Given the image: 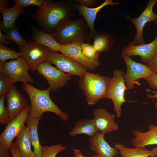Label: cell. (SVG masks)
Returning <instances> with one entry per match:
<instances>
[{"label": "cell", "mask_w": 157, "mask_h": 157, "mask_svg": "<svg viewBox=\"0 0 157 157\" xmlns=\"http://www.w3.org/2000/svg\"><path fill=\"white\" fill-rule=\"evenodd\" d=\"M20 57L18 52L3 44H0V61L4 63L9 59H14Z\"/></svg>", "instance_id": "cell-30"}, {"label": "cell", "mask_w": 157, "mask_h": 157, "mask_svg": "<svg viewBox=\"0 0 157 157\" xmlns=\"http://www.w3.org/2000/svg\"><path fill=\"white\" fill-rule=\"evenodd\" d=\"M105 135L97 131L94 135L90 138L89 142L91 150L102 157H113L119 153V151L112 147L106 140Z\"/></svg>", "instance_id": "cell-18"}, {"label": "cell", "mask_w": 157, "mask_h": 157, "mask_svg": "<svg viewBox=\"0 0 157 157\" xmlns=\"http://www.w3.org/2000/svg\"><path fill=\"white\" fill-rule=\"evenodd\" d=\"M73 152L75 157H85L79 150L74 148Z\"/></svg>", "instance_id": "cell-40"}, {"label": "cell", "mask_w": 157, "mask_h": 157, "mask_svg": "<svg viewBox=\"0 0 157 157\" xmlns=\"http://www.w3.org/2000/svg\"><path fill=\"white\" fill-rule=\"evenodd\" d=\"M88 27L83 17H72L61 22L51 33L56 41L61 46L75 42H84L91 39Z\"/></svg>", "instance_id": "cell-3"}, {"label": "cell", "mask_w": 157, "mask_h": 157, "mask_svg": "<svg viewBox=\"0 0 157 157\" xmlns=\"http://www.w3.org/2000/svg\"><path fill=\"white\" fill-rule=\"evenodd\" d=\"M31 109L28 104L15 118L11 120L0 135V155H10L9 148L13 139L18 135L26 124Z\"/></svg>", "instance_id": "cell-5"}, {"label": "cell", "mask_w": 157, "mask_h": 157, "mask_svg": "<svg viewBox=\"0 0 157 157\" xmlns=\"http://www.w3.org/2000/svg\"><path fill=\"white\" fill-rule=\"evenodd\" d=\"M6 94L0 96V124L7 125L11 121L5 106Z\"/></svg>", "instance_id": "cell-32"}, {"label": "cell", "mask_w": 157, "mask_h": 157, "mask_svg": "<svg viewBox=\"0 0 157 157\" xmlns=\"http://www.w3.org/2000/svg\"><path fill=\"white\" fill-rule=\"evenodd\" d=\"M74 3L70 0H43L33 15L41 30L52 33L62 21L74 15Z\"/></svg>", "instance_id": "cell-1"}, {"label": "cell", "mask_w": 157, "mask_h": 157, "mask_svg": "<svg viewBox=\"0 0 157 157\" xmlns=\"http://www.w3.org/2000/svg\"><path fill=\"white\" fill-rule=\"evenodd\" d=\"M11 41L8 40L5 35L2 33V31L0 29V44H10L11 43Z\"/></svg>", "instance_id": "cell-38"}, {"label": "cell", "mask_w": 157, "mask_h": 157, "mask_svg": "<svg viewBox=\"0 0 157 157\" xmlns=\"http://www.w3.org/2000/svg\"><path fill=\"white\" fill-rule=\"evenodd\" d=\"M47 60L40 64L36 71L46 79L50 90L54 92L64 86L71 78L70 75L53 66Z\"/></svg>", "instance_id": "cell-9"}, {"label": "cell", "mask_w": 157, "mask_h": 157, "mask_svg": "<svg viewBox=\"0 0 157 157\" xmlns=\"http://www.w3.org/2000/svg\"><path fill=\"white\" fill-rule=\"evenodd\" d=\"M76 3L84 6L89 7L93 6L96 3V0H76Z\"/></svg>", "instance_id": "cell-35"}, {"label": "cell", "mask_w": 157, "mask_h": 157, "mask_svg": "<svg viewBox=\"0 0 157 157\" xmlns=\"http://www.w3.org/2000/svg\"><path fill=\"white\" fill-rule=\"evenodd\" d=\"M30 131L28 126H24L16 138L14 142L21 157H35L34 152L31 149Z\"/></svg>", "instance_id": "cell-22"}, {"label": "cell", "mask_w": 157, "mask_h": 157, "mask_svg": "<svg viewBox=\"0 0 157 157\" xmlns=\"http://www.w3.org/2000/svg\"><path fill=\"white\" fill-rule=\"evenodd\" d=\"M144 79L147 81L152 89L157 90V73H154Z\"/></svg>", "instance_id": "cell-34"}, {"label": "cell", "mask_w": 157, "mask_h": 157, "mask_svg": "<svg viewBox=\"0 0 157 157\" xmlns=\"http://www.w3.org/2000/svg\"><path fill=\"white\" fill-rule=\"evenodd\" d=\"M114 147L119 151L121 157H155L157 155V147L151 150L145 147L130 148L119 143H116Z\"/></svg>", "instance_id": "cell-23"}, {"label": "cell", "mask_w": 157, "mask_h": 157, "mask_svg": "<svg viewBox=\"0 0 157 157\" xmlns=\"http://www.w3.org/2000/svg\"><path fill=\"white\" fill-rule=\"evenodd\" d=\"M80 78L79 85L89 104H95L101 99L106 98L111 78L88 72Z\"/></svg>", "instance_id": "cell-4"}, {"label": "cell", "mask_w": 157, "mask_h": 157, "mask_svg": "<svg viewBox=\"0 0 157 157\" xmlns=\"http://www.w3.org/2000/svg\"><path fill=\"white\" fill-rule=\"evenodd\" d=\"M157 28V20L154 22ZM157 52V31L154 40L150 43L139 45L129 43L123 49L122 54L130 57L138 56L141 57L142 62L147 64L153 58Z\"/></svg>", "instance_id": "cell-13"}, {"label": "cell", "mask_w": 157, "mask_h": 157, "mask_svg": "<svg viewBox=\"0 0 157 157\" xmlns=\"http://www.w3.org/2000/svg\"><path fill=\"white\" fill-rule=\"evenodd\" d=\"M118 2H114L112 0H106L102 4L94 8L87 7L74 3L76 10L79 12L78 15H82L85 19L89 29V35L91 39L98 32L94 28V24L98 12L104 6L108 5L112 6L118 5Z\"/></svg>", "instance_id": "cell-17"}, {"label": "cell", "mask_w": 157, "mask_h": 157, "mask_svg": "<svg viewBox=\"0 0 157 157\" xmlns=\"http://www.w3.org/2000/svg\"></svg>", "instance_id": "cell-46"}, {"label": "cell", "mask_w": 157, "mask_h": 157, "mask_svg": "<svg viewBox=\"0 0 157 157\" xmlns=\"http://www.w3.org/2000/svg\"><path fill=\"white\" fill-rule=\"evenodd\" d=\"M150 91L152 92L153 94H152L149 93H148L147 95V97L150 99H157V92L154 91Z\"/></svg>", "instance_id": "cell-41"}, {"label": "cell", "mask_w": 157, "mask_h": 157, "mask_svg": "<svg viewBox=\"0 0 157 157\" xmlns=\"http://www.w3.org/2000/svg\"></svg>", "instance_id": "cell-45"}, {"label": "cell", "mask_w": 157, "mask_h": 157, "mask_svg": "<svg viewBox=\"0 0 157 157\" xmlns=\"http://www.w3.org/2000/svg\"><path fill=\"white\" fill-rule=\"evenodd\" d=\"M40 119L28 116L26 122V125L30 129V138L34 148L35 157H42V146L39 140L38 131L39 122Z\"/></svg>", "instance_id": "cell-24"}, {"label": "cell", "mask_w": 157, "mask_h": 157, "mask_svg": "<svg viewBox=\"0 0 157 157\" xmlns=\"http://www.w3.org/2000/svg\"><path fill=\"white\" fill-rule=\"evenodd\" d=\"M25 7L14 5L11 8L0 10L3 18L0 25V29L5 34L16 26L15 22L17 18L24 13Z\"/></svg>", "instance_id": "cell-21"}, {"label": "cell", "mask_w": 157, "mask_h": 157, "mask_svg": "<svg viewBox=\"0 0 157 157\" xmlns=\"http://www.w3.org/2000/svg\"><path fill=\"white\" fill-rule=\"evenodd\" d=\"M47 60L55 65L57 68L71 75L80 77L87 72L88 69L82 65L57 52L50 51Z\"/></svg>", "instance_id": "cell-11"}, {"label": "cell", "mask_w": 157, "mask_h": 157, "mask_svg": "<svg viewBox=\"0 0 157 157\" xmlns=\"http://www.w3.org/2000/svg\"><path fill=\"white\" fill-rule=\"evenodd\" d=\"M148 130L140 131L138 129L133 132L134 137L131 141L135 147H141L154 144H157V125L150 124L148 126Z\"/></svg>", "instance_id": "cell-19"}, {"label": "cell", "mask_w": 157, "mask_h": 157, "mask_svg": "<svg viewBox=\"0 0 157 157\" xmlns=\"http://www.w3.org/2000/svg\"><path fill=\"white\" fill-rule=\"evenodd\" d=\"M15 82L9 75L0 71V95L6 94Z\"/></svg>", "instance_id": "cell-28"}, {"label": "cell", "mask_w": 157, "mask_h": 157, "mask_svg": "<svg viewBox=\"0 0 157 157\" xmlns=\"http://www.w3.org/2000/svg\"><path fill=\"white\" fill-rule=\"evenodd\" d=\"M9 150L12 157H21L16 145L12 143L9 148Z\"/></svg>", "instance_id": "cell-37"}, {"label": "cell", "mask_w": 157, "mask_h": 157, "mask_svg": "<svg viewBox=\"0 0 157 157\" xmlns=\"http://www.w3.org/2000/svg\"><path fill=\"white\" fill-rule=\"evenodd\" d=\"M8 40L13 41L18 45L20 48L23 47L27 42L16 26L5 33Z\"/></svg>", "instance_id": "cell-27"}, {"label": "cell", "mask_w": 157, "mask_h": 157, "mask_svg": "<svg viewBox=\"0 0 157 157\" xmlns=\"http://www.w3.org/2000/svg\"><path fill=\"white\" fill-rule=\"evenodd\" d=\"M81 46L82 51L86 58L92 61L99 60V57L100 55L92 45L82 42Z\"/></svg>", "instance_id": "cell-31"}, {"label": "cell", "mask_w": 157, "mask_h": 157, "mask_svg": "<svg viewBox=\"0 0 157 157\" xmlns=\"http://www.w3.org/2000/svg\"><path fill=\"white\" fill-rule=\"evenodd\" d=\"M0 157H10V155H0Z\"/></svg>", "instance_id": "cell-42"}, {"label": "cell", "mask_w": 157, "mask_h": 157, "mask_svg": "<svg viewBox=\"0 0 157 157\" xmlns=\"http://www.w3.org/2000/svg\"><path fill=\"white\" fill-rule=\"evenodd\" d=\"M125 74L124 71L122 70L115 69L107 91L106 99L112 101L116 117L119 118L121 117L122 104L127 101L125 100L124 97V93L126 90L125 85Z\"/></svg>", "instance_id": "cell-6"}, {"label": "cell", "mask_w": 157, "mask_h": 157, "mask_svg": "<svg viewBox=\"0 0 157 157\" xmlns=\"http://www.w3.org/2000/svg\"><path fill=\"white\" fill-rule=\"evenodd\" d=\"M97 131L93 119L86 118L77 121L69 134L74 137L78 134H84L90 138L94 136Z\"/></svg>", "instance_id": "cell-26"}, {"label": "cell", "mask_w": 157, "mask_h": 157, "mask_svg": "<svg viewBox=\"0 0 157 157\" xmlns=\"http://www.w3.org/2000/svg\"><path fill=\"white\" fill-rule=\"evenodd\" d=\"M122 57L127 67V71L124 75L126 90L133 89L135 85H140L139 80L148 77L154 73L147 65L136 62L130 57L122 54Z\"/></svg>", "instance_id": "cell-8"}, {"label": "cell", "mask_w": 157, "mask_h": 157, "mask_svg": "<svg viewBox=\"0 0 157 157\" xmlns=\"http://www.w3.org/2000/svg\"><path fill=\"white\" fill-rule=\"evenodd\" d=\"M92 39H94L92 45L100 55L109 50L116 40L113 33L104 31L98 32Z\"/></svg>", "instance_id": "cell-25"}, {"label": "cell", "mask_w": 157, "mask_h": 157, "mask_svg": "<svg viewBox=\"0 0 157 157\" xmlns=\"http://www.w3.org/2000/svg\"><path fill=\"white\" fill-rule=\"evenodd\" d=\"M33 35L32 40L38 44L48 48L51 51H60L62 46L54 40L51 33L45 32L35 26L30 28Z\"/></svg>", "instance_id": "cell-20"}, {"label": "cell", "mask_w": 157, "mask_h": 157, "mask_svg": "<svg viewBox=\"0 0 157 157\" xmlns=\"http://www.w3.org/2000/svg\"><path fill=\"white\" fill-rule=\"evenodd\" d=\"M21 88L22 90L28 94L30 100L29 117L40 119L44 113L50 112L56 114L63 121H66L68 119V114L62 111L51 99L49 88L46 90H41L29 83H22Z\"/></svg>", "instance_id": "cell-2"}, {"label": "cell", "mask_w": 157, "mask_h": 157, "mask_svg": "<svg viewBox=\"0 0 157 157\" xmlns=\"http://www.w3.org/2000/svg\"><path fill=\"white\" fill-rule=\"evenodd\" d=\"M9 3L6 0H0V10L9 8Z\"/></svg>", "instance_id": "cell-39"}, {"label": "cell", "mask_w": 157, "mask_h": 157, "mask_svg": "<svg viewBox=\"0 0 157 157\" xmlns=\"http://www.w3.org/2000/svg\"><path fill=\"white\" fill-rule=\"evenodd\" d=\"M156 3L157 0H149L145 8L138 17L133 18L126 16V17L134 24L136 28V35L132 42L135 45H139L144 44L142 35L143 28L147 22L152 21L154 22L156 20L157 15L153 11V6Z\"/></svg>", "instance_id": "cell-12"}, {"label": "cell", "mask_w": 157, "mask_h": 157, "mask_svg": "<svg viewBox=\"0 0 157 157\" xmlns=\"http://www.w3.org/2000/svg\"><path fill=\"white\" fill-rule=\"evenodd\" d=\"M20 56L23 58L32 72L37 70L38 66L47 61L50 51L47 47L29 40L20 48Z\"/></svg>", "instance_id": "cell-7"}, {"label": "cell", "mask_w": 157, "mask_h": 157, "mask_svg": "<svg viewBox=\"0 0 157 157\" xmlns=\"http://www.w3.org/2000/svg\"><path fill=\"white\" fill-rule=\"evenodd\" d=\"M92 114L97 131L105 135L119 130L118 125L114 121L116 114H111L105 109L99 108L94 109Z\"/></svg>", "instance_id": "cell-14"}, {"label": "cell", "mask_w": 157, "mask_h": 157, "mask_svg": "<svg viewBox=\"0 0 157 157\" xmlns=\"http://www.w3.org/2000/svg\"><path fill=\"white\" fill-rule=\"evenodd\" d=\"M81 42H75L62 46L60 51L64 55L82 65L87 69L92 70L100 65L99 60L93 61L89 60L83 54L81 49Z\"/></svg>", "instance_id": "cell-15"}, {"label": "cell", "mask_w": 157, "mask_h": 157, "mask_svg": "<svg viewBox=\"0 0 157 157\" xmlns=\"http://www.w3.org/2000/svg\"><path fill=\"white\" fill-rule=\"evenodd\" d=\"M155 106L156 108L157 109V101L155 104Z\"/></svg>", "instance_id": "cell-44"}, {"label": "cell", "mask_w": 157, "mask_h": 157, "mask_svg": "<svg viewBox=\"0 0 157 157\" xmlns=\"http://www.w3.org/2000/svg\"><path fill=\"white\" fill-rule=\"evenodd\" d=\"M66 148V147L62 144L42 146V157H56L59 153L64 151Z\"/></svg>", "instance_id": "cell-29"}, {"label": "cell", "mask_w": 157, "mask_h": 157, "mask_svg": "<svg viewBox=\"0 0 157 157\" xmlns=\"http://www.w3.org/2000/svg\"><path fill=\"white\" fill-rule=\"evenodd\" d=\"M6 108L10 120L15 118L28 105L26 99L14 85H13L6 94Z\"/></svg>", "instance_id": "cell-16"}, {"label": "cell", "mask_w": 157, "mask_h": 157, "mask_svg": "<svg viewBox=\"0 0 157 157\" xmlns=\"http://www.w3.org/2000/svg\"><path fill=\"white\" fill-rule=\"evenodd\" d=\"M29 66L22 57L4 63L0 61V71L10 76L15 82L32 83L34 79L28 73Z\"/></svg>", "instance_id": "cell-10"}, {"label": "cell", "mask_w": 157, "mask_h": 157, "mask_svg": "<svg viewBox=\"0 0 157 157\" xmlns=\"http://www.w3.org/2000/svg\"><path fill=\"white\" fill-rule=\"evenodd\" d=\"M43 0H13L14 5L26 7L32 6H36L38 7L42 5Z\"/></svg>", "instance_id": "cell-33"}, {"label": "cell", "mask_w": 157, "mask_h": 157, "mask_svg": "<svg viewBox=\"0 0 157 157\" xmlns=\"http://www.w3.org/2000/svg\"><path fill=\"white\" fill-rule=\"evenodd\" d=\"M147 65L153 72L157 73V52L153 59Z\"/></svg>", "instance_id": "cell-36"}, {"label": "cell", "mask_w": 157, "mask_h": 157, "mask_svg": "<svg viewBox=\"0 0 157 157\" xmlns=\"http://www.w3.org/2000/svg\"><path fill=\"white\" fill-rule=\"evenodd\" d=\"M91 157H102L99 155H96L92 156Z\"/></svg>", "instance_id": "cell-43"}]
</instances>
